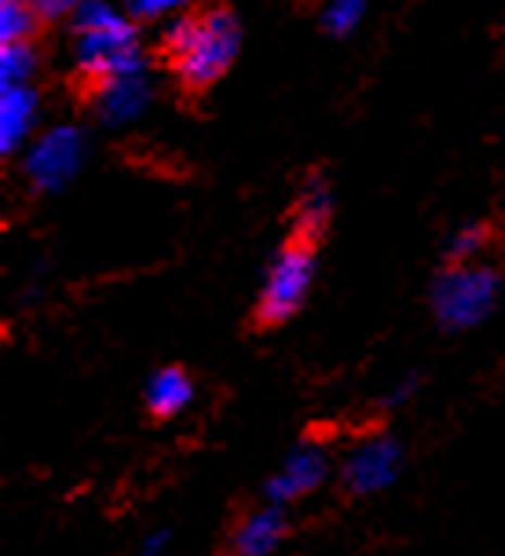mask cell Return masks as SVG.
<instances>
[{"mask_svg":"<svg viewBox=\"0 0 505 556\" xmlns=\"http://www.w3.org/2000/svg\"><path fill=\"white\" fill-rule=\"evenodd\" d=\"M165 59L184 88L202 92L235 66L242 48V26L227 8L210 12H180L165 26Z\"/></svg>","mask_w":505,"mask_h":556,"instance_id":"6da1fadb","label":"cell"},{"mask_svg":"<svg viewBox=\"0 0 505 556\" xmlns=\"http://www.w3.org/2000/svg\"><path fill=\"white\" fill-rule=\"evenodd\" d=\"M502 301V275L491 264H447L432 278L429 307L440 330L465 333L488 323Z\"/></svg>","mask_w":505,"mask_h":556,"instance_id":"7a4b0ae2","label":"cell"},{"mask_svg":"<svg viewBox=\"0 0 505 556\" xmlns=\"http://www.w3.org/2000/svg\"><path fill=\"white\" fill-rule=\"evenodd\" d=\"M312 282H315V245L304 242V238H293L267 264L261 296H256V323L261 326L290 323L304 307V301H308Z\"/></svg>","mask_w":505,"mask_h":556,"instance_id":"3957f363","label":"cell"},{"mask_svg":"<svg viewBox=\"0 0 505 556\" xmlns=\"http://www.w3.org/2000/svg\"><path fill=\"white\" fill-rule=\"evenodd\" d=\"M88 157V136L81 125H52L29 139L23 151V180L34 194L66 191Z\"/></svg>","mask_w":505,"mask_h":556,"instance_id":"277c9868","label":"cell"},{"mask_svg":"<svg viewBox=\"0 0 505 556\" xmlns=\"http://www.w3.org/2000/svg\"><path fill=\"white\" fill-rule=\"evenodd\" d=\"M403 476V443L389 432L363 435L341 462V486L352 498H374L400 483Z\"/></svg>","mask_w":505,"mask_h":556,"instance_id":"5b68a950","label":"cell"},{"mask_svg":"<svg viewBox=\"0 0 505 556\" xmlns=\"http://www.w3.org/2000/svg\"><path fill=\"white\" fill-rule=\"evenodd\" d=\"M74 63L88 81H106L117 74H140L147 70L143 48L136 41V26H114V29H92V34H77Z\"/></svg>","mask_w":505,"mask_h":556,"instance_id":"8992f818","label":"cell"},{"mask_svg":"<svg viewBox=\"0 0 505 556\" xmlns=\"http://www.w3.org/2000/svg\"><path fill=\"white\" fill-rule=\"evenodd\" d=\"M330 469H333L330 446L319 443V440H301L282 458L279 469L267 476L264 502L290 509L293 502H301V498H308V494L319 491V486L330 480Z\"/></svg>","mask_w":505,"mask_h":556,"instance_id":"52a82bcc","label":"cell"},{"mask_svg":"<svg viewBox=\"0 0 505 556\" xmlns=\"http://www.w3.org/2000/svg\"><path fill=\"white\" fill-rule=\"evenodd\" d=\"M154 99L151 74H117L106 81H96L92 88V114L103 128H128L132 122H140Z\"/></svg>","mask_w":505,"mask_h":556,"instance_id":"ba28073f","label":"cell"},{"mask_svg":"<svg viewBox=\"0 0 505 556\" xmlns=\"http://www.w3.org/2000/svg\"><path fill=\"white\" fill-rule=\"evenodd\" d=\"M286 539H290V513L264 502L235 523L224 556H279Z\"/></svg>","mask_w":505,"mask_h":556,"instance_id":"9c48e42d","label":"cell"},{"mask_svg":"<svg viewBox=\"0 0 505 556\" xmlns=\"http://www.w3.org/2000/svg\"><path fill=\"white\" fill-rule=\"evenodd\" d=\"M41 122V96L29 85H0V154L26 151Z\"/></svg>","mask_w":505,"mask_h":556,"instance_id":"30bf717a","label":"cell"},{"mask_svg":"<svg viewBox=\"0 0 505 556\" xmlns=\"http://www.w3.org/2000/svg\"><path fill=\"white\" fill-rule=\"evenodd\" d=\"M191 403H194V381L184 366H162V370H154L147 377L143 406L157 421H173V417H180Z\"/></svg>","mask_w":505,"mask_h":556,"instance_id":"8fae6325","label":"cell"},{"mask_svg":"<svg viewBox=\"0 0 505 556\" xmlns=\"http://www.w3.org/2000/svg\"><path fill=\"white\" fill-rule=\"evenodd\" d=\"M330 216H333V191L323 176H312L304 184L301 198H296V208H293V235L304 238V242H319L330 227Z\"/></svg>","mask_w":505,"mask_h":556,"instance_id":"7c38bea8","label":"cell"},{"mask_svg":"<svg viewBox=\"0 0 505 556\" xmlns=\"http://www.w3.org/2000/svg\"><path fill=\"white\" fill-rule=\"evenodd\" d=\"M71 23H74V34H92V29H114V26L132 23V12L117 8L114 0H81L77 12L71 15Z\"/></svg>","mask_w":505,"mask_h":556,"instance_id":"4fadbf2b","label":"cell"},{"mask_svg":"<svg viewBox=\"0 0 505 556\" xmlns=\"http://www.w3.org/2000/svg\"><path fill=\"white\" fill-rule=\"evenodd\" d=\"M37 23H45L26 0H0V45L29 41L37 34Z\"/></svg>","mask_w":505,"mask_h":556,"instance_id":"5bb4252c","label":"cell"},{"mask_svg":"<svg viewBox=\"0 0 505 556\" xmlns=\"http://www.w3.org/2000/svg\"><path fill=\"white\" fill-rule=\"evenodd\" d=\"M37 74V52L29 41L0 45V85H29Z\"/></svg>","mask_w":505,"mask_h":556,"instance_id":"9a60e30c","label":"cell"},{"mask_svg":"<svg viewBox=\"0 0 505 556\" xmlns=\"http://www.w3.org/2000/svg\"><path fill=\"white\" fill-rule=\"evenodd\" d=\"M491 242L488 224H462L447 238V264H477Z\"/></svg>","mask_w":505,"mask_h":556,"instance_id":"2e32d148","label":"cell"},{"mask_svg":"<svg viewBox=\"0 0 505 556\" xmlns=\"http://www.w3.org/2000/svg\"><path fill=\"white\" fill-rule=\"evenodd\" d=\"M370 0H326L323 8V29L330 37H352L366 18Z\"/></svg>","mask_w":505,"mask_h":556,"instance_id":"e0dca14e","label":"cell"},{"mask_svg":"<svg viewBox=\"0 0 505 556\" xmlns=\"http://www.w3.org/2000/svg\"><path fill=\"white\" fill-rule=\"evenodd\" d=\"M418 392H421V377L418 374H403L400 381L384 389V395L378 403H381V410H400V406H407Z\"/></svg>","mask_w":505,"mask_h":556,"instance_id":"ac0fdd59","label":"cell"},{"mask_svg":"<svg viewBox=\"0 0 505 556\" xmlns=\"http://www.w3.org/2000/svg\"><path fill=\"white\" fill-rule=\"evenodd\" d=\"M194 0H140L132 8V18H173L180 12H191Z\"/></svg>","mask_w":505,"mask_h":556,"instance_id":"d6986e66","label":"cell"},{"mask_svg":"<svg viewBox=\"0 0 505 556\" xmlns=\"http://www.w3.org/2000/svg\"><path fill=\"white\" fill-rule=\"evenodd\" d=\"M26 4L34 8L45 23H52V18H71L81 0H26Z\"/></svg>","mask_w":505,"mask_h":556,"instance_id":"ffe728a7","label":"cell"},{"mask_svg":"<svg viewBox=\"0 0 505 556\" xmlns=\"http://www.w3.org/2000/svg\"><path fill=\"white\" fill-rule=\"evenodd\" d=\"M165 549H168V531H154V534H147L143 545L132 556H165Z\"/></svg>","mask_w":505,"mask_h":556,"instance_id":"44dd1931","label":"cell"}]
</instances>
